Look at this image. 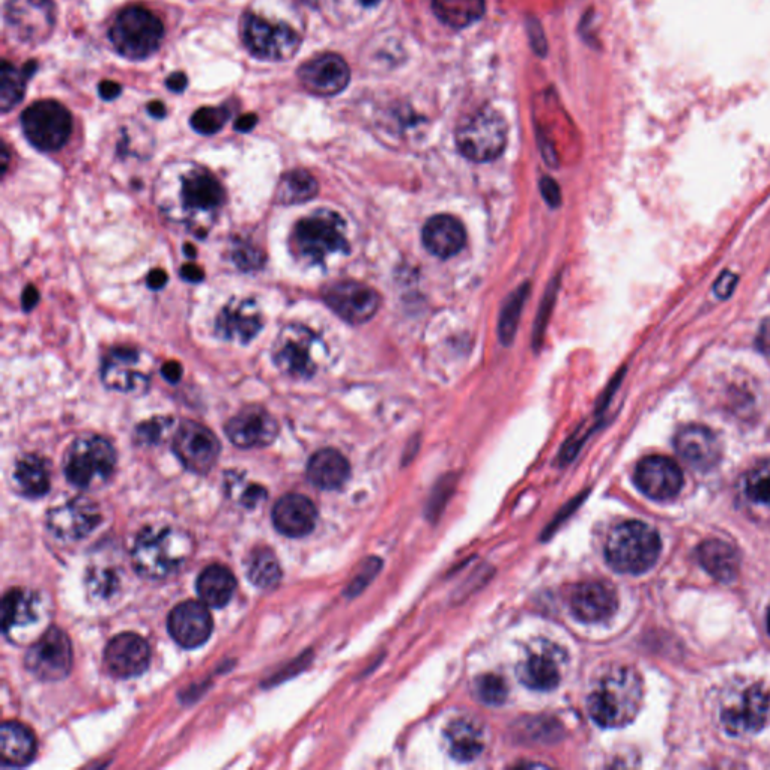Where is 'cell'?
I'll use <instances>...</instances> for the list:
<instances>
[{
	"instance_id": "obj_4",
	"label": "cell",
	"mask_w": 770,
	"mask_h": 770,
	"mask_svg": "<svg viewBox=\"0 0 770 770\" xmlns=\"http://www.w3.org/2000/svg\"><path fill=\"white\" fill-rule=\"evenodd\" d=\"M661 549V537L655 528L641 521H626L611 531L605 555L617 572L640 575L658 561Z\"/></svg>"
},
{
	"instance_id": "obj_18",
	"label": "cell",
	"mask_w": 770,
	"mask_h": 770,
	"mask_svg": "<svg viewBox=\"0 0 770 770\" xmlns=\"http://www.w3.org/2000/svg\"><path fill=\"white\" fill-rule=\"evenodd\" d=\"M351 71L342 56L322 53L298 68V80L316 97H334L348 86Z\"/></svg>"
},
{
	"instance_id": "obj_1",
	"label": "cell",
	"mask_w": 770,
	"mask_h": 770,
	"mask_svg": "<svg viewBox=\"0 0 770 770\" xmlns=\"http://www.w3.org/2000/svg\"><path fill=\"white\" fill-rule=\"evenodd\" d=\"M225 198L219 179L198 164L167 169L155 185V204L166 219L195 229L201 238L207 237Z\"/></svg>"
},
{
	"instance_id": "obj_50",
	"label": "cell",
	"mask_w": 770,
	"mask_h": 770,
	"mask_svg": "<svg viewBox=\"0 0 770 770\" xmlns=\"http://www.w3.org/2000/svg\"><path fill=\"white\" fill-rule=\"evenodd\" d=\"M182 372H184V370H182L181 364L175 360L166 361V363L161 366V375H163V378L166 379L167 382H170V384H176V382L181 381Z\"/></svg>"
},
{
	"instance_id": "obj_46",
	"label": "cell",
	"mask_w": 770,
	"mask_h": 770,
	"mask_svg": "<svg viewBox=\"0 0 770 770\" xmlns=\"http://www.w3.org/2000/svg\"><path fill=\"white\" fill-rule=\"evenodd\" d=\"M172 425V419L167 417H154L137 426L136 441L140 444H157L163 438L164 432Z\"/></svg>"
},
{
	"instance_id": "obj_31",
	"label": "cell",
	"mask_w": 770,
	"mask_h": 770,
	"mask_svg": "<svg viewBox=\"0 0 770 770\" xmlns=\"http://www.w3.org/2000/svg\"><path fill=\"white\" fill-rule=\"evenodd\" d=\"M560 659L552 650L530 653L519 664L518 677L525 686L537 691H551L561 682Z\"/></svg>"
},
{
	"instance_id": "obj_6",
	"label": "cell",
	"mask_w": 770,
	"mask_h": 770,
	"mask_svg": "<svg viewBox=\"0 0 770 770\" xmlns=\"http://www.w3.org/2000/svg\"><path fill=\"white\" fill-rule=\"evenodd\" d=\"M109 37L119 55L131 61H142L157 52L163 41L164 26L146 8L128 7L116 17Z\"/></svg>"
},
{
	"instance_id": "obj_8",
	"label": "cell",
	"mask_w": 770,
	"mask_h": 770,
	"mask_svg": "<svg viewBox=\"0 0 770 770\" xmlns=\"http://www.w3.org/2000/svg\"><path fill=\"white\" fill-rule=\"evenodd\" d=\"M459 151L468 160L488 163L497 160L507 145V124L497 110L480 109L465 118L456 131Z\"/></svg>"
},
{
	"instance_id": "obj_12",
	"label": "cell",
	"mask_w": 770,
	"mask_h": 770,
	"mask_svg": "<svg viewBox=\"0 0 770 770\" xmlns=\"http://www.w3.org/2000/svg\"><path fill=\"white\" fill-rule=\"evenodd\" d=\"M101 379L107 389L113 392H146L151 382V372L145 354L133 346H115L103 358Z\"/></svg>"
},
{
	"instance_id": "obj_58",
	"label": "cell",
	"mask_w": 770,
	"mask_h": 770,
	"mask_svg": "<svg viewBox=\"0 0 770 770\" xmlns=\"http://www.w3.org/2000/svg\"><path fill=\"white\" fill-rule=\"evenodd\" d=\"M8 157H10V152H8L7 145H4L2 148V173L7 172Z\"/></svg>"
},
{
	"instance_id": "obj_13",
	"label": "cell",
	"mask_w": 770,
	"mask_h": 770,
	"mask_svg": "<svg viewBox=\"0 0 770 770\" xmlns=\"http://www.w3.org/2000/svg\"><path fill=\"white\" fill-rule=\"evenodd\" d=\"M5 22L13 37L22 43H44L55 29V4L53 0H8Z\"/></svg>"
},
{
	"instance_id": "obj_2",
	"label": "cell",
	"mask_w": 770,
	"mask_h": 770,
	"mask_svg": "<svg viewBox=\"0 0 770 770\" xmlns=\"http://www.w3.org/2000/svg\"><path fill=\"white\" fill-rule=\"evenodd\" d=\"M644 685L635 668L620 665L602 674L590 692L587 709L596 724L620 728L637 718L643 704Z\"/></svg>"
},
{
	"instance_id": "obj_22",
	"label": "cell",
	"mask_w": 770,
	"mask_h": 770,
	"mask_svg": "<svg viewBox=\"0 0 770 770\" xmlns=\"http://www.w3.org/2000/svg\"><path fill=\"white\" fill-rule=\"evenodd\" d=\"M635 483L646 497L655 501H668L682 491L683 474L673 459L649 456L637 465Z\"/></svg>"
},
{
	"instance_id": "obj_59",
	"label": "cell",
	"mask_w": 770,
	"mask_h": 770,
	"mask_svg": "<svg viewBox=\"0 0 770 770\" xmlns=\"http://www.w3.org/2000/svg\"><path fill=\"white\" fill-rule=\"evenodd\" d=\"M184 255L187 256L188 259H195L196 255H198V252H196L195 246H191V244H185Z\"/></svg>"
},
{
	"instance_id": "obj_60",
	"label": "cell",
	"mask_w": 770,
	"mask_h": 770,
	"mask_svg": "<svg viewBox=\"0 0 770 770\" xmlns=\"http://www.w3.org/2000/svg\"><path fill=\"white\" fill-rule=\"evenodd\" d=\"M361 4L366 5V7H370V5L375 4L376 0H360Z\"/></svg>"
},
{
	"instance_id": "obj_7",
	"label": "cell",
	"mask_w": 770,
	"mask_h": 770,
	"mask_svg": "<svg viewBox=\"0 0 770 770\" xmlns=\"http://www.w3.org/2000/svg\"><path fill=\"white\" fill-rule=\"evenodd\" d=\"M116 467V450L100 435L77 438L65 453L67 479L77 488H97L110 479Z\"/></svg>"
},
{
	"instance_id": "obj_61",
	"label": "cell",
	"mask_w": 770,
	"mask_h": 770,
	"mask_svg": "<svg viewBox=\"0 0 770 770\" xmlns=\"http://www.w3.org/2000/svg\"><path fill=\"white\" fill-rule=\"evenodd\" d=\"M767 631H769L770 634V608L769 611H767Z\"/></svg>"
},
{
	"instance_id": "obj_35",
	"label": "cell",
	"mask_w": 770,
	"mask_h": 770,
	"mask_svg": "<svg viewBox=\"0 0 770 770\" xmlns=\"http://www.w3.org/2000/svg\"><path fill=\"white\" fill-rule=\"evenodd\" d=\"M196 589L199 598L207 607L222 608L228 605L234 596L237 580L228 567L213 564L199 575Z\"/></svg>"
},
{
	"instance_id": "obj_36",
	"label": "cell",
	"mask_w": 770,
	"mask_h": 770,
	"mask_svg": "<svg viewBox=\"0 0 770 770\" xmlns=\"http://www.w3.org/2000/svg\"><path fill=\"white\" fill-rule=\"evenodd\" d=\"M14 479L26 497H44L50 491L47 462L37 455H25L17 461Z\"/></svg>"
},
{
	"instance_id": "obj_41",
	"label": "cell",
	"mask_w": 770,
	"mask_h": 770,
	"mask_svg": "<svg viewBox=\"0 0 770 770\" xmlns=\"http://www.w3.org/2000/svg\"><path fill=\"white\" fill-rule=\"evenodd\" d=\"M229 258L232 264L243 273H255L262 270L265 265V253L261 247L243 238H235L229 247Z\"/></svg>"
},
{
	"instance_id": "obj_45",
	"label": "cell",
	"mask_w": 770,
	"mask_h": 770,
	"mask_svg": "<svg viewBox=\"0 0 770 770\" xmlns=\"http://www.w3.org/2000/svg\"><path fill=\"white\" fill-rule=\"evenodd\" d=\"M477 695L483 703L491 704V706H498L503 704L507 698V685L501 677L495 676V674H488V676L480 677L477 680Z\"/></svg>"
},
{
	"instance_id": "obj_17",
	"label": "cell",
	"mask_w": 770,
	"mask_h": 770,
	"mask_svg": "<svg viewBox=\"0 0 770 770\" xmlns=\"http://www.w3.org/2000/svg\"><path fill=\"white\" fill-rule=\"evenodd\" d=\"M322 300L343 321L363 324L379 309V294L370 286L352 280L334 282L322 289Z\"/></svg>"
},
{
	"instance_id": "obj_3",
	"label": "cell",
	"mask_w": 770,
	"mask_h": 770,
	"mask_svg": "<svg viewBox=\"0 0 770 770\" xmlns=\"http://www.w3.org/2000/svg\"><path fill=\"white\" fill-rule=\"evenodd\" d=\"M195 543L190 534L175 527H146L137 534L131 560L139 575L163 580L175 575L190 560Z\"/></svg>"
},
{
	"instance_id": "obj_37",
	"label": "cell",
	"mask_w": 770,
	"mask_h": 770,
	"mask_svg": "<svg viewBox=\"0 0 770 770\" xmlns=\"http://www.w3.org/2000/svg\"><path fill=\"white\" fill-rule=\"evenodd\" d=\"M435 16L453 29H464L482 19L485 0H432Z\"/></svg>"
},
{
	"instance_id": "obj_23",
	"label": "cell",
	"mask_w": 770,
	"mask_h": 770,
	"mask_svg": "<svg viewBox=\"0 0 770 770\" xmlns=\"http://www.w3.org/2000/svg\"><path fill=\"white\" fill-rule=\"evenodd\" d=\"M167 626L179 646L196 649L213 634V617L204 602L185 601L173 608Z\"/></svg>"
},
{
	"instance_id": "obj_54",
	"label": "cell",
	"mask_w": 770,
	"mask_h": 770,
	"mask_svg": "<svg viewBox=\"0 0 770 770\" xmlns=\"http://www.w3.org/2000/svg\"><path fill=\"white\" fill-rule=\"evenodd\" d=\"M757 346L763 354L770 355V319L761 324L757 336Z\"/></svg>"
},
{
	"instance_id": "obj_5",
	"label": "cell",
	"mask_w": 770,
	"mask_h": 770,
	"mask_svg": "<svg viewBox=\"0 0 770 770\" xmlns=\"http://www.w3.org/2000/svg\"><path fill=\"white\" fill-rule=\"evenodd\" d=\"M292 252L310 264H324L336 253H348L343 220L333 211L319 210L298 220L292 231Z\"/></svg>"
},
{
	"instance_id": "obj_42",
	"label": "cell",
	"mask_w": 770,
	"mask_h": 770,
	"mask_svg": "<svg viewBox=\"0 0 770 770\" xmlns=\"http://www.w3.org/2000/svg\"><path fill=\"white\" fill-rule=\"evenodd\" d=\"M527 294L528 285L522 286V288H519L515 294L510 295L509 300L504 304L500 322H498V334H500L501 342H503L504 345H509V343L512 342L513 337H515L519 316H521L522 306H524Z\"/></svg>"
},
{
	"instance_id": "obj_39",
	"label": "cell",
	"mask_w": 770,
	"mask_h": 770,
	"mask_svg": "<svg viewBox=\"0 0 770 770\" xmlns=\"http://www.w3.org/2000/svg\"><path fill=\"white\" fill-rule=\"evenodd\" d=\"M34 71V62L26 65L22 70L14 67L8 61L2 62V67H0V109L2 112H10L17 104H20L26 92V79L32 76Z\"/></svg>"
},
{
	"instance_id": "obj_16",
	"label": "cell",
	"mask_w": 770,
	"mask_h": 770,
	"mask_svg": "<svg viewBox=\"0 0 770 770\" xmlns=\"http://www.w3.org/2000/svg\"><path fill=\"white\" fill-rule=\"evenodd\" d=\"M770 718V691L761 683L748 686L722 709L721 722L730 736H749L763 730Z\"/></svg>"
},
{
	"instance_id": "obj_14",
	"label": "cell",
	"mask_w": 770,
	"mask_h": 770,
	"mask_svg": "<svg viewBox=\"0 0 770 770\" xmlns=\"http://www.w3.org/2000/svg\"><path fill=\"white\" fill-rule=\"evenodd\" d=\"M172 449L188 471L207 474L219 461L222 447L210 429L193 420H184L173 435Z\"/></svg>"
},
{
	"instance_id": "obj_56",
	"label": "cell",
	"mask_w": 770,
	"mask_h": 770,
	"mask_svg": "<svg viewBox=\"0 0 770 770\" xmlns=\"http://www.w3.org/2000/svg\"><path fill=\"white\" fill-rule=\"evenodd\" d=\"M256 124H258V116L253 115V113H247V115L237 119L235 130L241 131V133H249L250 130L255 128Z\"/></svg>"
},
{
	"instance_id": "obj_44",
	"label": "cell",
	"mask_w": 770,
	"mask_h": 770,
	"mask_svg": "<svg viewBox=\"0 0 770 770\" xmlns=\"http://www.w3.org/2000/svg\"><path fill=\"white\" fill-rule=\"evenodd\" d=\"M745 494L752 503L770 507V470H755L745 480Z\"/></svg>"
},
{
	"instance_id": "obj_47",
	"label": "cell",
	"mask_w": 770,
	"mask_h": 770,
	"mask_svg": "<svg viewBox=\"0 0 770 770\" xmlns=\"http://www.w3.org/2000/svg\"><path fill=\"white\" fill-rule=\"evenodd\" d=\"M736 282L737 277L734 276L733 273H730V271H727V273L722 274V276L716 280L715 288H713V291H715V294L718 295L719 298L730 297L734 286H736Z\"/></svg>"
},
{
	"instance_id": "obj_49",
	"label": "cell",
	"mask_w": 770,
	"mask_h": 770,
	"mask_svg": "<svg viewBox=\"0 0 770 770\" xmlns=\"http://www.w3.org/2000/svg\"><path fill=\"white\" fill-rule=\"evenodd\" d=\"M179 276L188 283H201L205 279L204 271L195 262L182 265L181 270H179Z\"/></svg>"
},
{
	"instance_id": "obj_24",
	"label": "cell",
	"mask_w": 770,
	"mask_h": 770,
	"mask_svg": "<svg viewBox=\"0 0 770 770\" xmlns=\"http://www.w3.org/2000/svg\"><path fill=\"white\" fill-rule=\"evenodd\" d=\"M570 611L583 623H602L616 614L619 598L616 590L601 581H589L573 587Z\"/></svg>"
},
{
	"instance_id": "obj_40",
	"label": "cell",
	"mask_w": 770,
	"mask_h": 770,
	"mask_svg": "<svg viewBox=\"0 0 770 770\" xmlns=\"http://www.w3.org/2000/svg\"><path fill=\"white\" fill-rule=\"evenodd\" d=\"M247 576L259 589H276L282 580V569L274 552L268 548L255 549L247 560Z\"/></svg>"
},
{
	"instance_id": "obj_53",
	"label": "cell",
	"mask_w": 770,
	"mask_h": 770,
	"mask_svg": "<svg viewBox=\"0 0 770 770\" xmlns=\"http://www.w3.org/2000/svg\"><path fill=\"white\" fill-rule=\"evenodd\" d=\"M40 303V292L35 286L29 285L28 288L23 291L22 295V307L25 312H31Z\"/></svg>"
},
{
	"instance_id": "obj_15",
	"label": "cell",
	"mask_w": 770,
	"mask_h": 770,
	"mask_svg": "<svg viewBox=\"0 0 770 770\" xmlns=\"http://www.w3.org/2000/svg\"><path fill=\"white\" fill-rule=\"evenodd\" d=\"M28 670L44 682H58L70 674L73 667V647L62 629L50 628L25 656Z\"/></svg>"
},
{
	"instance_id": "obj_51",
	"label": "cell",
	"mask_w": 770,
	"mask_h": 770,
	"mask_svg": "<svg viewBox=\"0 0 770 770\" xmlns=\"http://www.w3.org/2000/svg\"><path fill=\"white\" fill-rule=\"evenodd\" d=\"M167 280L169 277H167L166 271L161 270V268H154V270L149 271L148 277H146V285L154 291H160L167 285Z\"/></svg>"
},
{
	"instance_id": "obj_25",
	"label": "cell",
	"mask_w": 770,
	"mask_h": 770,
	"mask_svg": "<svg viewBox=\"0 0 770 770\" xmlns=\"http://www.w3.org/2000/svg\"><path fill=\"white\" fill-rule=\"evenodd\" d=\"M151 649L145 638L131 632L116 635L107 644L104 662L110 673L119 679L137 677L148 668Z\"/></svg>"
},
{
	"instance_id": "obj_9",
	"label": "cell",
	"mask_w": 770,
	"mask_h": 770,
	"mask_svg": "<svg viewBox=\"0 0 770 770\" xmlns=\"http://www.w3.org/2000/svg\"><path fill=\"white\" fill-rule=\"evenodd\" d=\"M319 346L321 340L306 325H286L273 345L274 364L288 378L310 379L318 370Z\"/></svg>"
},
{
	"instance_id": "obj_33",
	"label": "cell",
	"mask_w": 770,
	"mask_h": 770,
	"mask_svg": "<svg viewBox=\"0 0 770 770\" xmlns=\"http://www.w3.org/2000/svg\"><path fill=\"white\" fill-rule=\"evenodd\" d=\"M41 601L28 590L13 589L5 595L2 604V626L5 635L17 629L31 628L40 620Z\"/></svg>"
},
{
	"instance_id": "obj_21",
	"label": "cell",
	"mask_w": 770,
	"mask_h": 770,
	"mask_svg": "<svg viewBox=\"0 0 770 770\" xmlns=\"http://www.w3.org/2000/svg\"><path fill=\"white\" fill-rule=\"evenodd\" d=\"M101 513L97 504L89 498L79 497L47 515L49 530L62 540H80L88 537L100 525Z\"/></svg>"
},
{
	"instance_id": "obj_43",
	"label": "cell",
	"mask_w": 770,
	"mask_h": 770,
	"mask_svg": "<svg viewBox=\"0 0 770 770\" xmlns=\"http://www.w3.org/2000/svg\"><path fill=\"white\" fill-rule=\"evenodd\" d=\"M229 116L231 112L226 107H201L191 116L190 124L196 133L213 136L225 127Z\"/></svg>"
},
{
	"instance_id": "obj_55",
	"label": "cell",
	"mask_w": 770,
	"mask_h": 770,
	"mask_svg": "<svg viewBox=\"0 0 770 770\" xmlns=\"http://www.w3.org/2000/svg\"><path fill=\"white\" fill-rule=\"evenodd\" d=\"M187 83V76H185L184 73H181V71H175V73L170 74L166 79L167 89L175 92V94L184 91V89L187 88Z\"/></svg>"
},
{
	"instance_id": "obj_30",
	"label": "cell",
	"mask_w": 770,
	"mask_h": 770,
	"mask_svg": "<svg viewBox=\"0 0 770 770\" xmlns=\"http://www.w3.org/2000/svg\"><path fill=\"white\" fill-rule=\"evenodd\" d=\"M351 467L348 459L334 449H322L310 458L307 477L316 488L334 491L348 480Z\"/></svg>"
},
{
	"instance_id": "obj_26",
	"label": "cell",
	"mask_w": 770,
	"mask_h": 770,
	"mask_svg": "<svg viewBox=\"0 0 770 770\" xmlns=\"http://www.w3.org/2000/svg\"><path fill=\"white\" fill-rule=\"evenodd\" d=\"M674 447L677 453L698 471H709L721 461L718 437L706 426L691 425L677 432Z\"/></svg>"
},
{
	"instance_id": "obj_11",
	"label": "cell",
	"mask_w": 770,
	"mask_h": 770,
	"mask_svg": "<svg viewBox=\"0 0 770 770\" xmlns=\"http://www.w3.org/2000/svg\"><path fill=\"white\" fill-rule=\"evenodd\" d=\"M244 46L262 61L283 62L300 49V35L285 23H271L256 14H246L241 23Z\"/></svg>"
},
{
	"instance_id": "obj_38",
	"label": "cell",
	"mask_w": 770,
	"mask_h": 770,
	"mask_svg": "<svg viewBox=\"0 0 770 770\" xmlns=\"http://www.w3.org/2000/svg\"><path fill=\"white\" fill-rule=\"evenodd\" d=\"M319 185L315 176L304 169L286 172L276 188V202L280 205L306 204L318 195Z\"/></svg>"
},
{
	"instance_id": "obj_27",
	"label": "cell",
	"mask_w": 770,
	"mask_h": 770,
	"mask_svg": "<svg viewBox=\"0 0 770 770\" xmlns=\"http://www.w3.org/2000/svg\"><path fill=\"white\" fill-rule=\"evenodd\" d=\"M318 519L315 504L300 494H288L277 501L273 522L279 533L288 537H304L312 533Z\"/></svg>"
},
{
	"instance_id": "obj_10",
	"label": "cell",
	"mask_w": 770,
	"mask_h": 770,
	"mask_svg": "<svg viewBox=\"0 0 770 770\" xmlns=\"http://www.w3.org/2000/svg\"><path fill=\"white\" fill-rule=\"evenodd\" d=\"M22 127L32 146L43 152H55L70 140L73 118L58 101H37L23 112Z\"/></svg>"
},
{
	"instance_id": "obj_34",
	"label": "cell",
	"mask_w": 770,
	"mask_h": 770,
	"mask_svg": "<svg viewBox=\"0 0 770 770\" xmlns=\"http://www.w3.org/2000/svg\"><path fill=\"white\" fill-rule=\"evenodd\" d=\"M450 755L458 761H473L486 746L485 730L474 719H458L446 731Z\"/></svg>"
},
{
	"instance_id": "obj_48",
	"label": "cell",
	"mask_w": 770,
	"mask_h": 770,
	"mask_svg": "<svg viewBox=\"0 0 770 770\" xmlns=\"http://www.w3.org/2000/svg\"><path fill=\"white\" fill-rule=\"evenodd\" d=\"M540 188H542L543 196H545L546 202L551 204L552 207H557L560 204V188L552 181L551 178H543L540 182Z\"/></svg>"
},
{
	"instance_id": "obj_52",
	"label": "cell",
	"mask_w": 770,
	"mask_h": 770,
	"mask_svg": "<svg viewBox=\"0 0 770 770\" xmlns=\"http://www.w3.org/2000/svg\"><path fill=\"white\" fill-rule=\"evenodd\" d=\"M98 92H100L101 98L106 101L116 100L121 95L122 86L119 83L112 82V80H104L98 86Z\"/></svg>"
},
{
	"instance_id": "obj_57",
	"label": "cell",
	"mask_w": 770,
	"mask_h": 770,
	"mask_svg": "<svg viewBox=\"0 0 770 770\" xmlns=\"http://www.w3.org/2000/svg\"><path fill=\"white\" fill-rule=\"evenodd\" d=\"M148 112L149 115L152 116V118L157 119H163L164 116H166V107H164L163 103H160V101H152L151 104L148 106Z\"/></svg>"
},
{
	"instance_id": "obj_28",
	"label": "cell",
	"mask_w": 770,
	"mask_h": 770,
	"mask_svg": "<svg viewBox=\"0 0 770 770\" xmlns=\"http://www.w3.org/2000/svg\"><path fill=\"white\" fill-rule=\"evenodd\" d=\"M465 241H467V235H465L464 226L458 219L447 214L432 217L423 228V243L426 249L437 258H452L456 253L461 252Z\"/></svg>"
},
{
	"instance_id": "obj_19",
	"label": "cell",
	"mask_w": 770,
	"mask_h": 770,
	"mask_svg": "<svg viewBox=\"0 0 770 770\" xmlns=\"http://www.w3.org/2000/svg\"><path fill=\"white\" fill-rule=\"evenodd\" d=\"M225 432L240 449H261L274 443L279 435V422L265 408L250 405L226 423Z\"/></svg>"
},
{
	"instance_id": "obj_32",
	"label": "cell",
	"mask_w": 770,
	"mask_h": 770,
	"mask_svg": "<svg viewBox=\"0 0 770 770\" xmlns=\"http://www.w3.org/2000/svg\"><path fill=\"white\" fill-rule=\"evenodd\" d=\"M37 752V740L25 725L5 722L0 730V757L8 767H23L31 763Z\"/></svg>"
},
{
	"instance_id": "obj_29",
	"label": "cell",
	"mask_w": 770,
	"mask_h": 770,
	"mask_svg": "<svg viewBox=\"0 0 770 770\" xmlns=\"http://www.w3.org/2000/svg\"><path fill=\"white\" fill-rule=\"evenodd\" d=\"M698 563L719 583L736 580L740 557L733 545L719 539L704 540L697 549Z\"/></svg>"
},
{
	"instance_id": "obj_20",
	"label": "cell",
	"mask_w": 770,
	"mask_h": 770,
	"mask_svg": "<svg viewBox=\"0 0 770 770\" xmlns=\"http://www.w3.org/2000/svg\"><path fill=\"white\" fill-rule=\"evenodd\" d=\"M264 328V316L253 298H232L216 318V333L225 342L247 345Z\"/></svg>"
}]
</instances>
